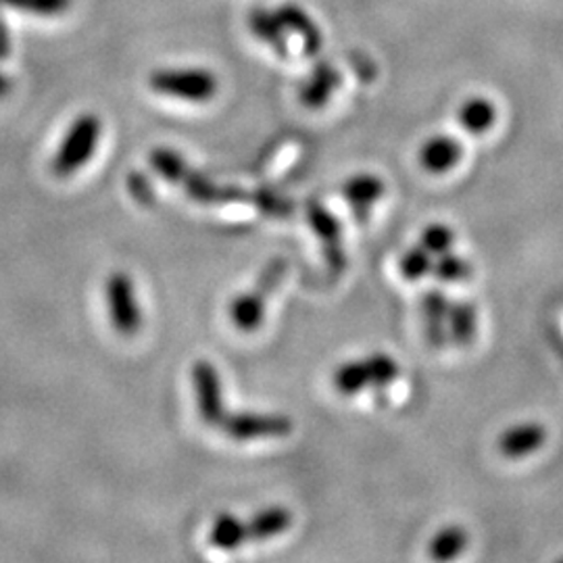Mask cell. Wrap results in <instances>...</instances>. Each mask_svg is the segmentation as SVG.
Instances as JSON below:
<instances>
[{"label":"cell","mask_w":563,"mask_h":563,"mask_svg":"<svg viewBox=\"0 0 563 563\" xmlns=\"http://www.w3.org/2000/svg\"><path fill=\"white\" fill-rule=\"evenodd\" d=\"M401 369L386 353H372L365 360L342 363L334 372V386L341 395H357L363 388H376L384 390L399 378Z\"/></svg>","instance_id":"6da1fadb"},{"label":"cell","mask_w":563,"mask_h":563,"mask_svg":"<svg viewBox=\"0 0 563 563\" xmlns=\"http://www.w3.org/2000/svg\"><path fill=\"white\" fill-rule=\"evenodd\" d=\"M148 86L163 97L188 102L211 101L218 95V78L207 69H157L151 74Z\"/></svg>","instance_id":"7a4b0ae2"},{"label":"cell","mask_w":563,"mask_h":563,"mask_svg":"<svg viewBox=\"0 0 563 563\" xmlns=\"http://www.w3.org/2000/svg\"><path fill=\"white\" fill-rule=\"evenodd\" d=\"M101 130V120L90 113L74 121L53 159V172L63 178L84 167L97 151Z\"/></svg>","instance_id":"3957f363"},{"label":"cell","mask_w":563,"mask_h":563,"mask_svg":"<svg viewBox=\"0 0 563 563\" xmlns=\"http://www.w3.org/2000/svg\"><path fill=\"white\" fill-rule=\"evenodd\" d=\"M286 274V262L274 260L267 263L253 290L239 295L230 305V318L241 332H255L265 318V302L269 292L280 284Z\"/></svg>","instance_id":"277c9868"},{"label":"cell","mask_w":563,"mask_h":563,"mask_svg":"<svg viewBox=\"0 0 563 563\" xmlns=\"http://www.w3.org/2000/svg\"><path fill=\"white\" fill-rule=\"evenodd\" d=\"M109 318L121 336H136L142 328L141 305L134 282L125 272H113L104 284Z\"/></svg>","instance_id":"5b68a950"},{"label":"cell","mask_w":563,"mask_h":563,"mask_svg":"<svg viewBox=\"0 0 563 563\" xmlns=\"http://www.w3.org/2000/svg\"><path fill=\"white\" fill-rule=\"evenodd\" d=\"M223 432L234 441H257V439H282L292 432V420L272 413H225Z\"/></svg>","instance_id":"8992f818"},{"label":"cell","mask_w":563,"mask_h":563,"mask_svg":"<svg viewBox=\"0 0 563 563\" xmlns=\"http://www.w3.org/2000/svg\"><path fill=\"white\" fill-rule=\"evenodd\" d=\"M192 386L197 393V405H199L202 422L220 426L228 411L223 407L222 378L218 367L207 360L195 363Z\"/></svg>","instance_id":"52a82bcc"},{"label":"cell","mask_w":563,"mask_h":563,"mask_svg":"<svg viewBox=\"0 0 563 563\" xmlns=\"http://www.w3.org/2000/svg\"><path fill=\"white\" fill-rule=\"evenodd\" d=\"M307 218L309 223L313 225L316 234L320 236L323 246V255L328 267L334 274H341L346 267V253L342 246V230L339 220L323 207L322 202H307Z\"/></svg>","instance_id":"ba28073f"},{"label":"cell","mask_w":563,"mask_h":563,"mask_svg":"<svg viewBox=\"0 0 563 563\" xmlns=\"http://www.w3.org/2000/svg\"><path fill=\"white\" fill-rule=\"evenodd\" d=\"M544 441H547V430L543 423L522 422L505 430L497 441V449L507 460H520L541 451Z\"/></svg>","instance_id":"9c48e42d"},{"label":"cell","mask_w":563,"mask_h":563,"mask_svg":"<svg viewBox=\"0 0 563 563\" xmlns=\"http://www.w3.org/2000/svg\"><path fill=\"white\" fill-rule=\"evenodd\" d=\"M181 188L192 201L201 205H222V202H253V195L244 192L241 188L234 186H218L209 178H205L199 172L188 169L184 180L180 181Z\"/></svg>","instance_id":"30bf717a"},{"label":"cell","mask_w":563,"mask_h":563,"mask_svg":"<svg viewBox=\"0 0 563 563\" xmlns=\"http://www.w3.org/2000/svg\"><path fill=\"white\" fill-rule=\"evenodd\" d=\"M420 165L428 174L441 176L455 169L463 157L462 142L446 134H437L423 142L420 148Z\"/></svg>","instance_id":"8fae6325"},{"label":"cell","mask_w":563,"mask_h":563,"mask_svg":"<svg viewBox=\"0 0 563 563\" xmlns=\"http://www.w3.org/2000/svg\"><path fill=\"white\" fill-rule=\"evenodd\" d=\"M384 190H386V186H384L383 178L372 176V174H360V176H353L344 181L341 192L342 199L353 207L355 220L363 223L367 222L369 207L383 199Z\"/></svg>","instance_id":"7c38bea8"},{"label":"cell","mask_w":563,"mask_h":563,"mask_svg":"<svg viewBox=\"0 0 563 563\" xmlns=\"http://www.w3.org/2000/svg\"><path fill=\"white\" fill-rule=\"evenodd\" d=\"M449 299L444 297L441 288H430L423 292L422 316L426 339L434 349H443L446 342V313H449Z\"/></svg>","instance_id":"4fadbf2b"},{"label":"cell","mask_w":563,"mask_h":563,"mask_svg":"<svg viewBox=\"0 0 563 563\" xmlns=\"http://www.w3.org/2000/svg\"><path fill=\"white\" fill-rule=\"evenodd\" d=\"M292 523V514L286 507H267L263 511H257L249 522H246V537L251 541H267L274 539L282 532H286Z\"/></svg>","instance_id":"5bb4252c"},{"label":"cell","mask_w":563,"mask_h":563,"mask_svg":"<svg viewBox=\"0 0 563 563\" xmlns=\"http://www.w3.org/2000/svg\"><path fill=\"white\" fill-rule=\"evenodd\" d=\"M457 121L462 125L465 132L474 134V136H481L486 134L495 121H497V107L493 104V101L484 99V97H474V99H467L460 107L457 111Z\"/></svg>","instance_id":"9a60e30c"},{"label":"cell","mask_w":563,"mask_h":563,"mask_svg":"<svg viewBox=\"0 0 563 563\" xmlns=\"http://www.w3.org/2000/svg\"><path fill=\"white\" fill-rule=\"evenodd\" d=\"M276 18L280 21L282 27L301 34L302 46H305L307 55H316L320 51L322 34H320L318 25L311 21V18L302 9H299V7H282L280 11H276Z\"/></svg>","instance_id":"2e32d148"},{"label":"cell","mask_w":563,"mask_h":563,"mask_svg":"<svg viewBox=\"0 0 563 563\" xmlns=\"http://www.w3.org/2000/svg\"><path fill=\"white\" fill-rule=\"evenodd\" d=\"M339 86H341V74L330 65H320L309 81L302 86V102L307 107H322L330 101V97Z\"/></svg>","instance_id":"e0dca14e"},{"label":"cell","mask_w":563,"mask_h":563,"mask_svg":"<svg viewBox=\"0 0 563 563\" xmlns=\"http://www.w3.org/2000/svg\"><path fill=\"white\" fill-rule=\"evenodd\" d=\"M467 543H470L467 530L463 526L451 523V526H444L441 532H437L432 537V541L428 544V555L434 562H449V560H455L457 555H462Z\"/></svg>","instance_id":"ac0fdd59"},{"label":"cell","mask_w":563,"mask_h":563,"mask_svg":"<svg viewBox=\"0 0 563 563\" xmlns=\"http://www.w3.org/2000/svg\"><path fill=\"white\" fill-rule=\"evenodd\" d=\"M446 323H449V339L457 346L472 344L476 339V307L467 301L451 302Z\"/></svg>","instance_id":"d6986e66"},{"label":"cell","mask_w":563,"mask_h":563,"mask_svg":"<svg viewBox=\"0 0 563 563\" xmlns=\"http://www.w3.org/2000/svg\"><path fill=\"white\" fill-rule=\"evenodd\" d=\"M209 543L213 544L216 549H222V551L241 549L242 544L249 543L246 522H242L241 518H236V516L222 514L211 526Z\"/></svg>","instance_id":"ffe728a7"},{"label":"cell","mask_w":563,"mask_h":563,"mask_svg":"<svg viewBox=\"0 0 563 563\" xmlns=\"http://www.w3.org/2000/svg\"><path fill=\"white\" fill-rule=\"evenodd\" d=\"M151 165L159 176H163L167 181H172V184H180L184 176H186V172L190 169L180 153H176L172 148H163V146L151 153Z\"/></svg>","instance_id":"44dd1931"},{"label":"cell","mask_w":563,"mask_h":563,"mask_svg":"<svg viewBox=\"0 0 563 563\" xmlns=\"http://www.w3.org/2000/svg\"><path fill=\"white\" fill-rule=\"evenodd\" d=\"M432 276L443 284H460V282L470 280L472 265L467 260L449 251L441 257H437V262L432 265Z\"/></svg>","instance_id":"7402d4cb"},{"label":"cell","mask_w":563,"mask_h":563,"mask_svg":"<svg viewBox=\"0 0 563 563\" xmlns=\"http://www.w3.org/2000/svg\"><path fill=\"white\" fill-rule=\"evenodd\" d=\"M432 255L423 249L422 244L411 246L409 251L402 253L399 260V272L407 282L422 280L423 276L432 274Z\"/></svg>","instance_id":"603a6c76"},{"label":"cell","mask_w":563,"mask_h":563,"mask_svg":"<svg viewBox=\"0 0 563 563\" xmlns=\"http://www.w3.org/2000/svg\"><path fill=\"white\" fill-rule=\"evenodd\" d=\"M453 242H455V232L446 223H430L423 228L420 236V244L432 257H441L444 253H449L453 249Z\"/></svg>","instance_id":"cb8c5ba5"},{"label":"cell","mask_w":563,"mask_h":563,"mask_svg":"<svg viewBox=\"0 0 563 563\" xmlns=\"http://www.w3.org/2000/svg\"><path fill=\"white\" fill-rule=\"evenodd\" d=\"M0 7H11L38 18H57L71 7V0H0Z\"/></svg>","instance_id":"d4e9b609"},{"label":"cell","mask_w":563,"mask_h":563,"mask_svg":"<svg viewBox=\"0 0 563 563\" xmlns=\"http://www.w3.org/2000/svg\"><path fill=\"white\" fill-rule=\"evenodd\" d=\"M251 27H253V32H255L262 41L274 44L276 48L284 46V41H282V25L278 18H276V13L269 15V13L257 11V13L251 18Z\"/></svg>","instance_id":"484cf974"},{"label":"cell","mask_w":563,"mask_h":563,"mask_svg":"<svg viewBox=\"0 0 563 563\" xmlns=\"http://www.w3.org/2000/svg\"><path fill=\"white\" fill-rule=\"evenodd\" d=\"M253 202L265 211L267 216H276V218H288L290 211H292V205L286 199H282L274 192H267V190H260V192H253Z\"/></svg>","instance_id":"4316f807"},{"label":"cell","mask_w":563,"mask_h":563,"mask_svg":"<svg viewBox=\"0 0 563 563\" xmlns=\"http://www.w3.org/2000/svg\"><path fill=\"white\" fill-rule=\"evenodd\" d=\"M128 188H130L132 197L142 205H151L155 201V190H153L151 181L146 180L142 174H132L128 178Z\"/></svg>","instance_id":"83f0119b"},{"label":"cell","mask_w":563,"mask_h":563,"mask_svg":"<svg viewBox=\"0 0 563 563\" xmlns=\"http://www.w3.org/2000/svg\"><path fill=\"white\" fill-rule=\"evenodd\" d=\"M11 51V41H9V32H7V25L0 18V59H4Z\"/></svg>","instance_id":"f1b7e54d"},{"label":"cell","mask_w":563,"mask_h":563,"mask_svg":"<svg viewBox=\"0 0 563 563\" xmlns=\"http://www.w3.org/2000/svg\"><path fill=\"white\" fill-rule=\"evenodd\" d=\"M11 80L4 76V74H0V99H4L9 92H11Z\"/></svg>","instance_id":"f546056e"}]
</instances>
